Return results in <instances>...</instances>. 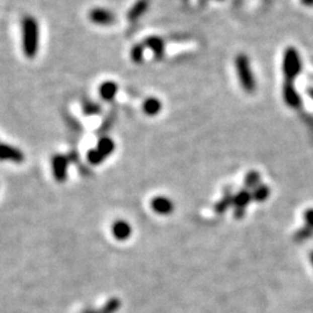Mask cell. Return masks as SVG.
Masks as SVG:
<instances>
[{
	"mask_svg": "<svg viewBox=\"0 0 313 313\" xmlns=\"http://www.w3.org/2000/svg\"><path fill=\"white\" fill-rule=\"evenodd\" d=\"M22 32V50L26 57L33 59L39 51V40H40V28L39 22L34 17L27 15L22 19L21 22Z\"/></svg>",
	"mask_w": 313,
	"mask_h": 313,
	"instance_id": "6da1fadb",
	"label": "cell"
},
{
	"mask_svg": "<svg viewBox=\"0 0 313 313\" xmlns=\"http://www.w3.org/2000/svg\"><path fill=\"white\" fill-rule=\"evenodd\" d=\"M234 64L239 82L242 84L244 91L247 92V93H253L255 89H257V82H255L253 72H252L248 57L240 53V55L236 57Z\"/></svg>",
	"mask_w": 313,
	"mask_h": 313,
	"instance_id": "7a4b0ae2",
	"label": "cell"
},
{
	"mask_svg": "<svg viewBox=\"0 0 313 313\" xmlns=\"http://www.w3.org/2000/svg\"><path fill=\"white\" fill-rule=\"evenodd\" d=\"M300 70L299 56L293 48H289L284 53L283 62V71L287 80L285 82H292V79L296 77Z\"/></svg>",
	"mask_w": 313,
	"mask_h": 313,
	"instance_id": "3957f363",
	"label": "cell"
},
{
	"mask_svg": "<svg viewBox=\"0 0 313 313\" xmlns=\"http://www.w3.org/2000/svg\"><path fill=\"white\" fill-rule=\"evenodd\" d=\"M90 20L93 22L94 25L98 26H110L115 24V15L109 10L106 9H93L89 14Z\"/></svg>",
	"mask_w": 313,
	"mask_h": 313,
	"instance_id": "277c9868",
	"label": "cell"
},
{
	"mask_svg": "<svg viewBox=\"0 0 313 313\" xmlns=\"http://www.w3.org/2000/svg\"><path fill=\"white\" fill-rule=\"evenodd\" d=\"M0 162H12L21 164L25 162V154L19 148L9 144H0Z\"/></svg>",
	"mask_w": 313,
	"mask_h": 313,
	"instance_id": "5b68a950",
	"label": "cell"
},
{
	"mask_svg": "<svg viewBox=\"0 0 313 313\" xmlns=\"http://www.w3.org/2000/svg\"><path fill=\"white\" fill-rule=\"evenodd\" d=\"M68 159L65 155L57 154L52 158V172L55 179L58 182H64L67 177Z\"/></svg>",
	"mask_w": 313,
	"mask_h": 313,
	"instance_id": "8992f818",
	"label": "cell"
},
{
	"mask_svg": "<svg viewBox=\"0 0 313 313\" xmlns=\"http://www.w3.org/2000/svg\"><path fill=\"white\" fill-rule=\"evenodd\" d=\"M143 45L147 49H150L156 58H160V57H163L164 53H165V43H164V41L158 36L147 37V39L144 41Z\"/></svg>",
	"mask_w": 313,
	"mask_h": 313,
	"instance_id": "52a82bcc",
	"label": "cell"
},
{
	"mask_svg": "<svg viewBox=\"0 0 313 313\" xmlns=\"http://www.w3.org/2000/svg\"><path fill=\"white\" fill-rule=\"evenodd\" d=\"M151 207L159 215H169L173 210V203L167 197L158 196L152 200Z\"/></svg>",
	"mask_w": 313,
	"mask_h": 313,
	"instance_id": "ba28073f",
	"label": "cell"
},
{
	"mask_svg": "<svg viewBox=\"0 0 313 313\" xmlns=\"http://www.w3.org/2000/svg\"><path fill=\"white\" fill-rule=\"evenodd\" d=\"M148 6H150V2L148 0H138L136 4H133V6L129 11L128 19L131 22L138 20L140 17H143L146 13Z\"/></svg>",
	"mask_w": 313,
	"mask_h": 313,
	"instance_id": "9c48e42d",
	"label": "cell"
},
{
	"mask_svg": "<svg viewBox=\"0 0 313 313\" xmlns=\"http://www.w3.org/2000/svg\"><path fill=\"white\" fill-rule=\"evenodd\" d=\"M113 234L117 240H125L128 239L131 234V227L127 222L124 220H117L113 224L112 227Z\"/></svg>",
	"mask_w": 313,
	"mask_h": 313,
	"instance_id": "30bf717a",
	"label": "cell"
},
{
	"mask_svg": "<svg viewBox=\"0 0 313 313\" xmlns=\"http://www.w3.org/2000/svg\"><path fill=\"white\" fill-rule=\"evenodd\" d=\"M118 86L114 82H105L99 87V93L105 101H112L116 97Z\"/></svg>",
	"mask_w": 313,
	"mask_h": 313,
	"instance_id": "8fae6325",
	"label": "cell"
},
{
	"mask_svg": "<svg viewBox=\"0 0 313 313\" xmlns=\"http://www.w3.org/2000/svg\"><path fill=\"white\" fill-rule=\"evenodd\" d=\"M283 92H284V100L290 107H293V108H297L299 106L300 100L299 97L297 95L295 89H293L292 82H285L284 87H283Z\"/></svg>",
	"mask_w": 313,
	"mask_h": 313,
	"instance_id": "7c38bea8",
	"label": "cell"
},
{
	"mask_svg": "<svg viewBox=\"0 0 313 313\" xmlns=\"http://www.w3.org/2000/svg\"><path fill=\"white\" fill-rule=\"evenodd\" d=\"M162 102L156 98H148L147 100L144 101L143 110L144 113L148 116H155L160 110H162Z\"/></svg>",
	"mask_w": 313,
	"mask_h": 313,
	"instance_id": "4fadbf2b",
	"label": "cell"
},
{
	"mask_svg": "<svg viewBox=\"0 0 313 313\" xmlns=\"http://www.w3.org/2000/svg\"><path fill=\"white\" fill-rule=\"evenodd\" d=\"M97 150L100 152V153L107 158L110 154L113 153L114 150H115V143L113 142V139L108 138V137H104L98 142Z\"/></svg>",
	"mask_w": 313,
	"mask_h": 313,
	"instance_id": "5bb4252c",
	"label": "cell"
},
{
	"mask_svg": "<svg viewBox=\"0 0 313 313\" xmlns=\"http://www.w3.org/2000/svg\"><path fill=\"white\" fill-rule=\"evenodd\" d=\"M252 200V194L244 190V192H240L238 195L234 196L233 198V203L236 204L237 209H245L246 205L250 203Z\"/></svg>",
	"mask_w": 313,
	"mask_h": 313,
	"instance_id": "9a60e30c",
	"label": "cell"
},
{
	"mask_svg": "<svg viewBox=\"0 0 313 313\" xmlns=\"http://www.w3.org/2000/svg\"><path fill=\"white\" fill-rule=\"evenodd\" d=\"M270 194V190L267 186H258L257 188H255L254 193L252 194V198H254L255 201L258 202H263L266 201L267 198H268Z\"/></svg>",
	"mask_w": 313,
	"mask_h": 313,
	"instance_id": "2e32d148",
	"label": "cell"
},
{
	"mask_svg": "<svg viewBox=\"0 0 313 313\" xmlns=\"http://www.w3.org/2000/svg\"><path fill=\"white\" fill-rule=\"evenodd\" d=\"M130 57H131L132 62H135L137 64L142 63L143 57H144V45L142 44L135 45L130 51Z\"/></svg>",
	"mask_w": 313,
	"mask_h": 313,
	"instance_id": "e0dca14e",
	"label": "cell"
},
{
	"mask_svg": "<svg viewBox=\"0 0 313 313\" xmlns=\"http://www.w3.org/2000/svg\"><path fill=\"white\" fill-rule=\"evenodd\" d=\"M87 160H89L92 165H100L105 160V156L97 148H93V150H90L89 153H87Z\"/></svg>",
	"mask_w": 313,
	"mask_h": 313,
	"instance_id": "ac0fdd59",
	"label": "cell"
},
{
	"mask_svg": "<svg viewBox=\"0 0 313 313\" xmlns=\"http://www.w3.org/2000/svg\"><path fill=\"white\" fill-rule=\"evenodd\" d=\"M245 183L248 188H257L260 183V174L258 172H250L245 179Z\"/></svg>",
	"mask_w": 313,
	"mask_h": 313,
	"instance_id": "d6986e66",
	"label": "cell"
},
{
	"mask_svg": "<svg viewBox=\"0 0 313 313\" xmlns=\"http://www.w3.org/2000/svg\"><path fill=\"white\" fill-rule=\"evenodd\" d=\"M312 236H313V228L306 226V227L301 228L300 231L297 232L296 240H298V242H301V240H305V239L311 238Z\"/></svg>",
	"mask_w": 313,
	"mask_h": 313,
	"instance_id": "ffe728a7",
	"label": "cell"
},
{
	"mask_svg": "<svg viewBox=\"0 0 313 313\" xmlns=\"http://www.w3.org/2000/svg\"><path fill=\"white\" fill-rule=\"evenodd\" d=\"M231 203H233V198H232L231 196H225L223 200L220 201L218 204H217L216 210L218 212H222V211H224L225 209L227 208V205H230Z\"/></svg>",
	"mask_w": 313,
	"mask_h": 313,
	"instance_id": "44dd1931",
	"label": "cell"
},
{
	"mask_svg": "<svg viewBox=\"0 0 313 313\" xmlns=\"http://www.w3.org/2000/svg\"><path fill=\"white\" fill-rule=\"evenodd\" d=\"M118 306H120V303H118L117 299L110 300L109 303L107 304L106 306L104 307V310H102V313H114L117 310Z\"/></svg>",
	"mask_w": 313,
	"mask_h": 313,
	"instance_id": "7402d4cb",
	"label": "cell"
},
{
	"mask_svg": "<svg viewBox=\"0 0 313 313\" xmlns=\"http://www.w3.org/2000/svg\"><path fill=\"white\" fill-rule=\"evenodd\" d=\"M305 222H306V226L313 228V209H308L304 215Z\"/></svg>",
	"mask_w": 313,
	"mask_h": 313,
	"instance_id": "603a6c76",
	"label": "cell"
},
{
	"mask_svg": "<svg viewBox=\"0 0 313 313\" xmlns=\"http://www.w3.org/2000/svg\"><path fill=\"white\" fill-rule=\"evenodd\" d=\"M310 258H311V262H312V265H313V252L311 253V257H310Z\"/></svg>",
	"mask_w": 313,
	"mask_h": 313,
	"instance_id": "cb8c5ba5",
	"label": "cell"
},
{
	"mask_svg": "<svg viewBox=\"0 0 313 313\" xmlns=\"http://www.w3.org/2000/svg\"><path fill=\"white\" fill-rule=\"evenodd\" d=\"M85 313H94V312H91V311H87V312H85Z\"/></svg>",
	"mask_w": 313,
	"mask_h": 313,
	"instance_id": "d4e9b609",
	"label": "cell"
}]
</instances>
